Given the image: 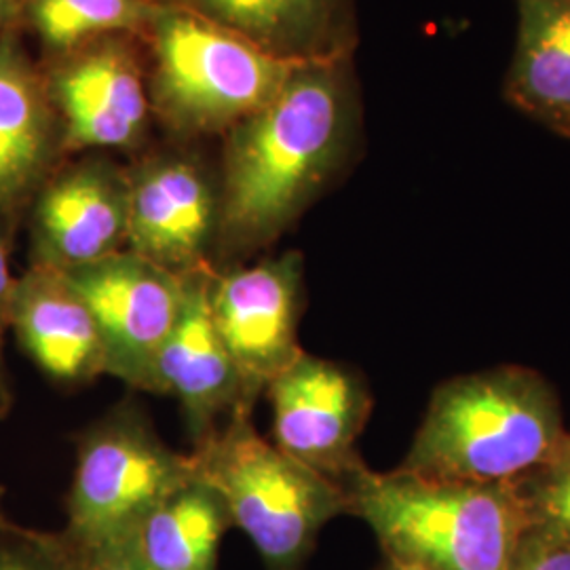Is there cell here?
Returning a JSON list of instances; mask_svg holds the SVG:
<instances>
[{
  "instance_id": "6da1fadb",
  "label": "cell",
  "mask_w": 570,
  "mask_h": 570,
  "mask_svg": "<svg viewBox=\"0 0 570 570\" xmlns=\"http://www.w3.org/2000/svg\"><path fill=\"white\" fill-rule=\"evenodd\" d=\"M345 144V87L336 61H306L271 102L233 125L220 186L223 247L271 244L336 171Z\"/></svg>"
},
{
  "instance_id": "7a4b0ae2",
  "label": "cell",
  "mask_w": 570,
  "mask_h": 570,
  "mask_svg": "<svg viewBox=\"0 0 570 570\" xmlns=\"http://www.w3.org/2000/svg\"><path fill=\"white\" fill-rule=\"evenodd\" d=\"M564 433L558 391L541 372L490 367L433 391L397 469L433 480L511 484L539 468Z\"/></svg>"
},
{
  "instance_id": "3957f363",
  "label": "cell",
  "mask_w": 570,
  "mask_h": 570,
  "mask_svg": "<svg viewBox=\"0 0 570 570\" xmlns=\"http://www.w3.org/2000/svg\"><path fill=\"white\" fill-rule=\"evenodd\" d=\"M387 562L421 570H510L527 529L511 484L433 480L366 463L343 482Z\"/></svg>"
},
{
  "instance_id": "277c9868",
  "label": "cell",
  "mask_w": 570,
  "mask_h": 570,
  "mask_svg": "<svg viewBox=\"0 0 570 570\" xmlns=\"http://www.w3.org/2000/svg\"><path fill=\"white\" fill-rule=\"evenodd\" d=\"M190 459L266 570L305 569L327 522L348 513L345 487L265 440L252 412H233L195 442Z\"/></svg>"
},
{
  "instance_id": "5b68a950",
  "label": "cell",
  "mask_w": 570,
  "mask_h": 570,
  "mask_svg": "<svg viewBox=\"0 0 570 570\" xmlns=\"http://www.w3.org/2000/svg\"><path fill=\"white\" fill-rule=\"evenodd\" d=\"M150 28L157 98L184 129L242 121L271 102L311 61L273 53L183 4L157 7Z\"/></svg>"
},
{
  "instance_id": "8992f818",
  "label": "cell",
  "mask_w": 570,
  "mask_h": 570,
  "mask_svg": "<svg viewBox=\"0 0 570 570\" xmlns=\"http://www.w3.org/2000/svg\"><path fill=\"white\" fill-rule=\"evenodd\" d=\"M193 475L190 454L169 449L142 410L115 407L79 440L61 532L81 553L125 543L144 515Z\"/></svg>"
},
{
  "instance_id": "52a82bcc",
  "label": "cell",
  "mask_w": 570,
  "mask_h": 570,
  "mask_svg": "<svg viewBox=\"0 0 570 570\" xmlns=\"http://www.w3.org/2000/svg\"><path fill=\"white\" fill-rule=\"evenodd\" d=\"M303 258L287 252L256 265L212 271L209 313L237 367L245 407L294 364L303 346Z\"/></svg>"
},
{
  "instance_id": "ba28073f",
  "label": "cell",
  "mask_w": 570,
  "mask_h": 570,
  "mask_svg": "<svg viewBox=\"0 0 570 570\" xmlns=\"http://www.w3.org/2000/svg\"><path fill=\"white\" fill-rule=\"evenodd\" d=\"M63 275L96 320L106 374L153 393L157 357L183 313L186 275L129 249Z\"/></svg>"
},
{
  "instance_id": "9c48e42d",
  "label": "cell",
  "mask_w": 570,
  "mask_h": 570,
  "mask_svg": "<svg viewBox=\"0 0 570 570\" xmlns=\"http://www.w3.org/2000/svg\"><path fill=\"white\" fill-rule=\"evenodd\" d=\"M266 395L273 444L285 454L338 484L364 463L357 440L372 412V395L360 372L303 351Z\"/></svg>"
},
{
  "instance_id": "30bf717a",
  "label": "cell",
  "mask_w": 570,
  "mask_h": 570,
  "mask_svg": "<svg viewBox=\"0 0 570 570\" xmlns=\"http://www.w3.org/2000/svg\"><path fill=\"white\" fill-rule=\"evenodd\" d=\"M220 190L186 159H157L127 178L129 252L176 275L212 266L218 237Z\"/></svg>"
},
{
  "instance_id": "8fae6325",
  "label": "cell",
  "mask_w": 570,
  "mask_h": 570,
  "mask_svg": "<svg viewBox=\"0 0 570 570\" xmlns=\"http://www.w3.org/2000/svg\"><path fill=\"white\" fill-rule=\"evenodd\" d=\"M127 244V178L85 161L42 184L32 202V265L75 271Z\"/></svg>"
},
{
  "instance_id": "7c38bea8",
  "label": "cell",
  "mask_w": 570,
  "mask_h": 570,
  "mask_svg": "<svg viewBox=\"0 0 570 570\" xmlns=\"http://www.w3.org/2000/svg\"><path fill=\"white\" fill-rule=\"evenodd\" d=\"M212 266L186 275L183 313L153 374V393L174 395L195 442L220 428L244 404L242 381L209 313Z\"/></svg>"
},
{
  "instance_id": "4fadbf2b",
  "label": "cell",
  "mask_w": 570,
  "mask_h": 570,
  "mask_svg": "<svg viewBox=\"0 0 570 570\" xmlns=\"http://www.w3.org/2000/svg\"><path fill=\"white\" fill-rule=\"evenodd\" d=\"M9 327L56 385L79 387L106 374L96 320L60 271L32 265L16 279Z\"/></svg>"
},
{
  "instance_id": "5bb4252c",
  "label": "cell",
  "mask_w": 570,
  "mask_h": 570,
  "mask_svg": "<svg viewBox=\"0 0 570 570\" xmlns=\"http://www.w3.org/2000/svg\"><path fill=\"white\" fill-rule=\"evenodd\" d=\"M47 85L63 117L66 148L129 146L140 138L148 100L136 61L119 45L75 56Z\"/></svg>"
},
{
  "instance_id": "9a60e30c",
  "label": "cell",
  "mask_w": 570,
  "mask_h": 570,
  "mask_svg": "<svg viewBox=\"0 0 570 570\" xmlns=\"http://www.w3.org/2000/svg\"><path fill=\"white\" fill-rule=\"evenodd\" d=\"M49 85L13 30L0 35V212L16 218L51 178L58 150Z\"/></svg>"
},
{
  "instance_id": "2e32d148",
  "label": "cell",
  "mask_w": 570,
  "mask_h": 570,
  "mask_svg": "<svg viewBox=\"0 0 570 570\" xmlns=\"http://www.w3.org/2000/svg\"><path fill=\"white\" fill-rule=\"evenodd\" d=\"M518 41L505 98L570 138V0H515Z\"/></svg>"
},
{
  "instance_id": "e0dca14e",
  "label": "cell",
  "mask_w": 570,
  "mask_h": 570,
  "mask_svg": "<svg viewBox=\"0 0 570 570\" xmlns=\"http://www.w3.org/2000/svg\"><path fill=\"white\" fill-rule=\"evenodd\" d=\"M230 515L197 473L171 490L125 541L148 570H216Z\"/></svg>"
},
{
  "instance_id": "ac0fdd59",
  "label": "cell",
  "mask_w": 570,
  "mask_h": 570,
  "mask_svg": "<svg viewBox=\"0 0 570 570\" xmlns=\"http://www.w3.org/2000/svg\"><path fill=\"white\" fill-rule=\"evenodd\" d=\"M183 7L287 58H334L338 0H183Z\"/></svg>"
},
{
  "instance_id": "d6986e66",
  "label": "cell",
  "mask_w": 570,
  "mask_h": 570,
  "mask_svg": "<svg viewBox=\"0 0 570 570\" xmlns=\"http://www.w3.org/2000/svg\"><path fill=\"white\" fill-rule=\"evenodd\" d=\"M30 20L51 51H70L112 30L150 23L157 7L146 0H30Z\"/></svg>"
},
{
  "instance_id": "ffe728a7",
  "label": "cell",
  "mask_w": 570,
  "mask_h": 570,
  "mask_svg": "<svg viewBox=\"0 0 570 570\" xmlns=\"http://www.w3.org/2000/svg\"><path fill=\"white\" fill-rule=\"evenodd\" d=\"M524 513L527 529L543 530L570 541V431L550 456L511 482Z\"/></svg>"
},
{
  "instance_id": "44dd1931",
  "label": "cell",
  "mask_w": 570,
  "mask_h": 570,
  "mask_svg": "<svg viewBox=\"0 0 570 570\" xmlns=\"http://www.w3.org/2000/svg\"><path fill=\"white\" fill-rule=\"evenodd\" d=\"M0 570H85L63 532L28 529L0 513Z\"/></svg>"
},
{
  "instance_id": "7402d4cb",
  "label": "cell",
  "mask_w": 570,
  "mask_h": 570,
  "mask_svg": "<svg viewBox=\"0 0 570 570\" xmlns=\"http://www.w3.org/2000/svg\"><path fill=\"white\" fill-rule=\"evenodd\" d=\"M510 570H570V541L543 530L524 529Z\"/></svg>"
},
{
  "instance_id": "603a6c76",
  "label": "cell",
  "mask_w": 570,
  "mask_h": 570,
  "mask_svg": "<svg viewBox=\"0 0 570 570\" xmlns=\"http://www.w3.org/2000/svg\"><path fill=\"white\" fill-rule=\"evenodd\" d=\"M16 279L9 268V252L4 237L0 235V419H4L13 406V391L9 383V372L4 364V336L9 330V313H11V294Z\"/></svg>"
},
{
  "instance_id": "cb8c5ba5",
  "label": "cell",
  "mask_w": 570,
  "mask_h": 570,
  "mask_svg": "<svg viewBox=\"0 0 570 570\" xmlns=\"http://www.w3.org/2000/svg\"><path fill=\"white\" fill-rule=\"evenodd\" d=\"M85 570H148L142 562L131 553L127 543L108 546L102 550L81 553Z\"/></svg>"
},
{
  "instance_id": "d4e9b609",
  "label": "cell",
  "mask_w": 570,
  "mask_h": 570,
  "mask_svg": "<svg viewBox=\"0 0 570 570\" xmlns=\"http://www.w3.org/2000/svg\"><path fill=\"white\" fill-rule=\"evenodd\" d=\"M18 9H20L18 0H0V32H4L9 28V23L16 18Z\"/></svg>"
},
{
  "instance_id": "484cf974",
  "label": "cell",
  "mask_w": 570,
  "mask_h": 570,
  "mask_svg": "<svg viewBox=\"0 0 570 570\" xmlns=\"http://www.w3.org/2000/svg\"><path fill=\"white\" fill-rule=\"evenodd\" d=\"M381 570H421V569H412V567H404V564H395V562H387L385 567Z\"/></svg>"
},
{
  "instance_id": "4316f807",
  "label": "cell",
  "mask_w": 570,
  "mask_h": 570,
  "mask_svg": "<svg viewBox=\"0 0 570 570\" xmlns=\"http://www.w3.org/2000/svg\"><path fill=\"white\" fill-rule=\"evenodd\" d=\"M2 490H0V513H2Z\"/></svg>"
},
{
  "instance_id": "83f0119b",
  "label": "cell",
  "mask_w": 570,
  "mask_h": 570,
  "mask_svg": "<svg viewBox=\"0 0 570 570\" xmlns=\"http://www.w3.org/2000/svg\"><path fill=\"white\" fill-rule=\"evenodd\" d=\"M18 2H20V4H21V2H23V0H18ZM26 2H30V0H26Z\"/></svg>"
}]
</instances>
